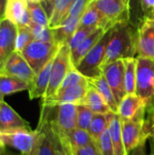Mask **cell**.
<instances>
[{
    "mask_svg": "<svg viewBox=\"0 0 154 155\" xmlns=\"http://www.w3.org/2000/svg\"><path fill=\"white\" fill-rule=\"evenodd\" d=\"M137 32L130 22H122L114 25L107 45L104 64L117 60L136 57Z\"/></svg>",
    "mask_w": 154,
    "mask_h": 155,
    "instance_id": "1",
    "label": "cell"
},
{
    "mask_svg": "<svg viewBox=\"0 0 154 155\" xmlns=\"http://www.w3.org/2000/svg\"><path fill=\"white\" fill-rule=\"evenodd\" d=\"M113 26L103 35L100 41L84 55L74 68L88 80L95 79L103 75L102 67L104 63L107 45L112 36L113 30Z\"/></svg>",
    "mask_w": 154,
    "mask_h": 155,
    "instance_id": "2",
    "label": "cell"
},
{
    "mask_svg": "<svg viewBox=\"0 0 154 155\" xmlns=\"http://www.w3.org/2000/svg\"><path fill=\"white\" fill-rule=\"evenodd\" d=\"M49 106H52L55 112L54 114V117L53 119H50L44 112L41 111V113L47 116V119L51 124L53 131L57 135L62 146L64 147L66 143L69 134L76 128V104H58Z\"/></svg>",
    "mask_w": 154,
    "mask_h": 155,
    "instance_id": "3",
    "label": "cell"
},
{
    "mask_svg": "<svg viewBox=\"0 0 154 155\" xmlns=\"http://www.w3.org/2000/svg\"><path fill=\"white\" fill-rule=\"evenodd\" d=\"M146 106H142L131 121L122 122V136L128 155L139 145L145 144L150 138L144 128Z\"/></svg>",
    "mask_w": 154,
    "mask_h": 155,
    "instance_id": "4",
    "label": "cell"
},
{
    "mask_svg": "<svg viewBox=\"0 0 154 155\" xmlns=\"http://www.w3.org/2000/svg\"><path fill=\"white\" fill-rule=\"evenodd\" d=\"M59 47L56 43L33 40L23 49L21 54L36 74L55 56Z\"/></svg>",
    "mask_w": 154,
    "mask_h": 155,
    "instance_id": "5",
    "label": "cell"
},
{
    "mask_svg": "<svg viewBox=\"0 0 154 155\" xmlns=\"http://www.w3.org/2000/svg\"><path fill=\"white\" fill-rule=\"evenodd\" d=\"M146 104L154 103V59L136 56V91Z\"/></svg>",
    "mask_w": 154,
    "mask_h": 155,
    "instance_id": "6",
    "label": "cell"
},
{
    "mask_svg": "<svg viewBox=\"0 0 154 155\" xmlns=\"http://www.w3.org/2000/svg\"><path fill=\"white\" fill-rule=\"evenodd\" d=\"M74 66L72 64L71 50L69 45L67 44L60 45L53 61L48 88L44 97L42 98V100L49 99L57 93L66 74Z\"/></svg>",
    "mask_w": 154,
    "mask_h": 155,
    "instance_id": "7",
    "label": "cell"
},
{
    "mask_svg": "<svg viewBox=\"0 0 154 155\" xmlns=\"http://www.w3.org/2000/svg\"><path fill=\"white\" fill-rule=\"evenodd\" d=\"M39 138V131L19 130L11 133L0 134V139L5 146L19 151L22 155H33Z\"/></svg>",
    "mask_w": 154,
    "mask_h": 155,
    "instance_id": "8",
    "label": "cell"
},
{
    "mask_svg": "<svg viewBox=\"0 0 154 155\" xmlns=\"http://www.w3.org/2000/svg\"><path fill=\"white\" fill-rule=\"evenodd\" d=\"M39 138L33 155H57L64 150L57 135L53 131L47 116L41 113L39 124Z\"/></svg>",
    "mask_w": 154,
    "mask_h": 155,
    "instance_id": "9",
    "label": "cell"
},
{
    "mask_svg": "<svg viewBox=\"0 0 154 155\" xmlns=\"http://www.w3.org/2000/svg\"><path fill=\"white\" fill-rule=\"evenodd\" d=\"M102 71L103 75L111 87L114 98L119 104L122 99L126 95V91L124 87V61L121 59L104 64L102 67Z\"/></svg>",
    "mask_w": 154,
    "mask_h": 155,
    "instance_id": "10",
    "label": "cell"
},
{
    "mask_svg": "<svg viewBox=\"0 0 154 155\" xmlns=\"http://www.w3.org/2000/svg\"><path fill=\"white\" fill-rule=\"evenodd\" d=\"M137 56L154 59V19L143 16L137 25Z\"/></svg>",
    "mask_w": 154,
    "mask_h": 155,
    "instance_id": "11",
    "label": "cell"
},
{
    "mask_svg": "<svg viewBox=\"0 0 154 155\" xmlns=\"http://www.w3.org/2000/svg\"><path fill=\"white\" fill-rule=\"evenodd\" d=\"M17 26L7 19L0 22V74L9 57L15 52Z\"/></svg>",
    "mask_w": 154,
    "mask_h": 155,
    "instance_id": "12",
    "label": "cell"
},
{
    "mask_svg": "<svg viewBox=\"0 0 154 155\" xmlns=\"http://www.w3.org/2000/svg\"><path fill=\"white\" fill-rule=\"evenodd\" d=\"M90 2L113 25L122 22H130V13L125 0H92Z\"/></svg>",
    "mask_w": 154,
    "mask_h": 155,
    "instance_id": "13",
    "label": "cell"
},
{
    "mask_svg": "<svg viewBox=\"0 0 154 155\" xmlns=\"http://www.w3.org/2000/svg\"><path fill=\"white\" fill-rule=\"evenodd\" d=\"M90 86L89 81L73 85L64 91L58 92L49 99L42 100L43 105H54L58 104H79L84 101Z\"/></svg>",
    "mask_w": 154,
    "mask_h": 155,
    "instance_id": "14",
    "label": "cell"
},
{
    "mask_svg": "<svg viewBox=\"0 0 154 155\" xmlns=\"http://www.w3.org/2000/svg\"><path fill=\"white\" fill-rule=\"evenodd\" d=\"M2 73L24 80L29 84L32 83L35 76L34 72L27 61L24 58L21 53L18 52H14L13 54L9 57L4 66Z\"/></svg>",
    "mask_w": 154,
    "mask_h": 155,
    "instance_id": "15",
    "label": "cell"
},
{
    "mask_svg": "<svg viewBox=\"0 0 154 155\" xmlns=\"http://www.w3.org/2000/svg\"><path fill=\"white\" fill-rule=\"evenodd\" d=\"M19 130H31L30 124L22 118L7 103L3 101L0 106V134Z\"/></svg>",
    "mask_w": 154,
    "mask_h": 155,
    "instance_id": "16",
    "label": "cell"
},
{
    "mask_svg": "<svg viewBox=\"0 0 154 155\" xmlns=\"http://www.w3.org/2000/svg\"><path fill=\"white\" fill-rule=\"evenodd\" d=\"M54 58L50 60L38 74H35L34 80L30 84L28 93H29V98L31 100L44 97L50 81V74H51V69H52Z\"/></svg>",
    "mask_w": 154,
    "mask_h": 155,
    "instance_id": "17",
    "label": "cell"
},
{
    "mask_svg": "<svg viewBox=\"0 0 154 155\" xmlns=\"http://www.w3.org/2000/svg\"><path fill=\"white\" fill-rule=\"evenodd\" d=\"M113 23L91 2H89L85 11L81 16L79 26L81 27H105L111 28L114 26Z\"/></svg>",
    "mask_w": 154,
    "mask_h": 155,
    "instance_id": "18",
    "label": "cell"
},
{
    "mask_svg": "<svg viewBox=\"0 0 154 155\" xmlns=\"http://www.w3.org/2000/svg\"><path fill=\"white\" fill-rule=\"evenodd\" d=\"M108 119V130L113 145L114 155H128L122 136V121L118 114L110 112L106 114Z\"/></svg>",
    "mask_w": 154,
    "mask_h": 155,
    "instance_id": "19",
    "label": "cell"
},
{
    "mask_svg": "<svg viewBox=\"0 0 154 155\" xmlns=\"http://www.w3.org/2000/svg\"><path fill=\"white\" fill-rule=\"evenodd\" d=\"M145 104L146 103L137 94H126L118 104L117 114L122 122L131 121L138 110Z\"/></svg>",
    "mask_w": 154,
    "mask_h": 155,
    "instance_id": "20",
    "label": "cell"
},
{
    "mask_svg": "<svg viewBox=\"0 0 154 155\" xmlns=\"http://www.w3.org/2000/svg\"><path fill=\"white\" fill-rule=\"evenodd\" d=\"M81 16H66V18L57 27L52 29L54 33V42L59 45L68 44L74 33L79 26Z\"/></svg>",
    "mask_w": 154,
    "mask_h": 155,
    "instance_id": "21",
    "label": "cell"
},
{
    "mask_svg": "<svg viewBox=\"0 0 154 155\" xmlns=\"http://www.w3.org/2000/svg\"><path fill=\"white\" fill-rule=\"evenodd\" d=\"M110 28H105V27H99V28H97L74 51L71 52V60H72V64H73L74 66L78 64V63L100 41V39L103 37V35Z\"/></svg>",
    "mask_w": 154,
    "mask_h": 155,
    "instance_id": "22",
    "label": "cell"
},
{
    "mask_svg": "<svg viewBox=\"0 0 154 155\" xmlns=\"http://www.w3.org/2000/svg\"><path fill=\"white\" fill-rule=\"evenodd\" d=\"M82 104H85L94 114H106L112 112L107 103L105 102L104 98L102 96V94L91 84L88 88V91Z\"/></svg>",
    "mask_w": 154,
    "mask_h": 155,
    "instance_id": "23",
    "label": "cell"
},
{
    "mask_svg": "<svg viewBox=\"0 0 154 155\" xmlns=\"http://www.w3.org/2000/svg\"><path fill=\"white\" fill-rule=\"evenodd\" d=\"M29 86L30 84L24 80L3 73L0 74V90L4 96L25 90L28 91Z\"/></svg>",
    "mask_w": 154,
    "mask_h": 155,
    "instance_id": "24",
    "label": "cell"
},
{
    "mask_svg": "<svg viewBox=\"0 0 154 155\" xmlns=\"http://www.w3.org/2000/svg\"><path fill=\"white\" fill-rule=\"evenodd\" d=\"M90 84L93 85L101 94L102 96L104 98L105 102L107 103L108 106L110 107L111 111L117 114L118 113V104L114 98L113 93L111 89V87L109 86L107 81L105 80L103 75H101L98 78L95 79H92V80H88Z\"/></svg>",
    "mask_w": 154,
    "mask_h": 155,
    "instance_id": "25",
    "label": "cell"
},
{
    "mask_svg": "<svg viewBox=\"0 0 154 155\" xmlns=\"http://www.w3.org/2000/svg\"><path fill=\"white\" fill-rule=\"evenodd\" d=\"M27 10L28 3L26 0H7L5 19L11 21L17 26Z\"/></svg>",
    "mask_w": 154,
    "mask_h": 155,
    "instance_id": "26",
    "label": "cell"
},
{
    "mask_svg": "<svg viewBox=\"0 0 154 155\" xmlns=\"http://www.w3.org/2000/svg\"><path fill=\"white\" fill-rule=\"evenodd\" d=\"M92 143H93V140L91 137L88 131L75 128L69 134L66 143L63 148L64 149L70 148L71 150L78 149V148L85 147Z\"/></svg>",
    "mask_w": 154,
    "mask_h": 155,
    "instance_id": "27",
    "label": "cell"
},
{
    "mask_svg": "<svg viewBox=\"0 0 154 155\" xmlns=\"http://www.w3.org/2000/svg\"><path fill=\"white\" fill-rule=\"evenodd\" d=\"M74 0H56L49 17V27L54 29L66 18Z\"/></svg>",
    "mask_w": 154,
    "mask_h": 155,
    "instance_id": "28",
    "label": "cell"
},
{
    "mask_svg": "<svg viewBox=\"0 0 154 155\" xmlns=\"http://www.w3.org/2000/svg\"><path fill=\"white\" fill-rule=\"evenodd\" d=\"M124 87L126 94H134L136 91V57L124 59Z\"/></svg>",
    "mask_w": 154,
    "mask_h": 155,
    "instance_id": "29",
    "label": "cell"
},
{
    "mask_svg": "<svg viewBox=\"0 0 154 155\" xmlns=\"http://www.w3.org/2000/svg\"><path fill=\"white\" fill-rule=\"evenodd\" d=\"M106 114H94L93 116L88 132L95 143L98 142L103 133L108 128V119Z\"/></svg>",
    "mask_w": 154,
    "mask_h": 155,
    "instance_id": "30",
    "label": "cell"
},
{
    "mask_svg": "<svg viewBox=\"0 0 154 155\" xmlns=\"http://www.w3.org/2000/svg\"><path fill=\"white\" fill-rule=\"evenodd\" d=\"M28 10L32 18V22L40 25L49 26V16L47 15L43 5L39 2H27Z\"/></svg>",
    "mask_w": 154,
    "mask_h": 155,
    "instance_id": "31",
    "label": "cell"
},
{
    "mask_svg": "<svg viewBox=\"0 0 154 155\" xmlns=\"http://www.w3.org/2000/svg\"><path fill=\"white\" fill-rule=\"evenodd\" d=\"M76 110H77L76 128L88 131L94 113H93L92 110L89 109L84 104H76Z\"/></svg>",
    "mask_w": 154,
    "mask_h": 155,
    "instance_id": "32",
    "label": "cell"
},
{
    "mask_svg": "<svg viewBox=\"0 0 154 155\" xmlns=\"http://www.w3.org/2000/svg\"><path fill=\"white\" fill-rule=\"evenodd\" d=\"M29 28L33 34L34 40L55 43L53 30L49 26L40 25H37V24L32 22L31 25H29Z\"/></svg>",
    "mask_w": 154,
    "mask_h": 155,
    "instance_id": "33",
    "label": "cell"
},
{
    "mask_svg": "<svg viewBox=\"0 0 154 155\" xmlns=\"http://www.w3.org/2000/svg\"><path fill=\"white\" fill-rule=\"evenodd\" d=\"M97 28L96 27H81L78 26L76 31L74 33L73 36L68 42L69 48L71 52L74 51L91 34H93Z\"/></svg>",
    "mask_w": 154,
    "mask_h": 155,
    "instance_id": "34",
    "label": "cell"
},
{
    "mask_svg": "<svg viewBox=\"0 0 154 155\" xmlns=\"http://www.w3.org/2000/svg\"><path fill=\"white\" fill-rule=\"evenodd\" d=\"M34 40L33 34L29 26H17L15 39V52L21 53L23 49Z\"/></svg>",
    "mask_w": 154,
    "mask_h": 155,
    "instance_id": "35",
    "label": "cell"
},
{
    "mask_svg": "<svg viewBox=\"0 0 154 155\" xmlns=\"http://www.w3.org/2000/svg\"><path fill=\"white\" fill-rule=\"evenodd\" d=\"M88 79L86 77H84L82 74H80L74 67L71 68L68 73L66 74L64 79L63 80L62 82V84L60 86V88L58 89L57 93L58 92H61V91H64L65 90L66 88L68 87H71L73 85H75V84H82V83H85L87 82ZM56 93V94H57ZM54 94V95H55Z\"/></svg>",
    "mask_w": 154,
    "mask_h": 155,
    "instance_id": "36",
    "label": "cell"
},
{
    "mask_svg": "<svg viewBox=\"0 0 154 155\" xmlns=\"http://www.w3.org/2000/svg\"><path fill=\"white\" fill-rule=\"evenodd\" d=\"M96 145L102 155H114L113 145L108 128L103 133L100 139L96 143Z\"/></svg>",
    "mask_w": 154,
    "mask_h": 155,
    "instance_id": "37",
    "label": "cell"
},
{
    "mask_svg": "<svg viewBox=\"0 0 154 155\" xmlns=\"http://www.w3.org/2000/svg\"><path fill=\"white\" fill-rule=\"evenodd\" d=\"M90 0H74L67 16H82Z\"/></svg>",
    "mask_w": 154,
    "mask_h": 155,
    "instance_id": "38",
    "label": "cell"
},
{
    "mask_svg": "<svg viewBox=\"0 0 154 155\" xmlns=\"http://www.w3.org/2000/svg\"><path fill=\"white\" fill-rule=\"evenodd\" d=\"M71 152H72V155H96L98 153V147L96 143L93 142L85 147L72 149Z\"/></svg>",
    "mask_w": 154,
    "mask_h": 155,
    "instance_id": "39",
    "label": "cell"
},
{
    "mask_svg": "<svg viewBox=\"0 0 154 155\" xmlns=\"http://www.w3.org/2000/svg\"><path fill=\"white\" fill-rule=\"evenodd\" d=\"M140 8L143 16L153 17L154 15V0H140Z\"/></svg>",
    "mask_w": 154,
    "mask_h": 155,
    "instance_id": "40",
    "label": "cell"
},
{
    "mask_svg": "<svg viewBox=\"0 0 154 155\" xmlns=\"http://www.w3.org/2000/svg\"><path fill=\"white\" fill-rule=\"evenodd\" d=\"M125 2H126V6L130 13V22L132 24L133 21V17H134V11H136L137 9L141 10L140 0H125Z\"/></svg>",
    "mask_w": 154,
    "mask_h": 155,
    "instance_id": "41",
    "label": "cell"
},
{
    "mask_svg": "<svg viewBox=\"0 0 154 155\" xmlns=\"http://www.w3.org/2000/svg\"><path fill=\"white\" fill-rule=\"evenodd\" d=\"M55 1L56 0H43L41 2L44 9L45 10V12H46V14H47V15L49 17H50V15H51V14L53 12V8H54V5L55 4Z\"/></svg>",
    "mask_w": 154,
    "mask_h": 155,
    "instance_id": "42",
    "label": "cell"
},
{
    "mask_svg": "<svg viewBox=\"0 0 154 155\" xmlns=\"http://www.w3.org/2000/svg\"><path fill=\"white\" fill-rule=\"evenodd\" d=\"M7 0H0V22L5 19V9Z\"/></svg>",
    "mask_w": 154,
    "mask_h": 155,
    "instance_id": "43",
    "label": "cell"
},
{
    "mask_svg": "<svg viewBox=\"0 0 154 155\" xmlns=\"http://www.w3.org/2000/svg\"><path fill=\"white\" fill-rule=\"evenodd\" d=\"M144 145L145 144H142L139 145L138 147H136L133 151H132V154L131 155H146L145 154V149H144Z\"/></svg>",
    "mask_w": 154,
    "mask_h": 155,
    "instance_id": "44",
    "label": "cell"
},
{
    "mask_svg": "<svg viewBox=\"0 0 154 155\" xmlns=\"http://www.w3.org/2000/svg\"><path fill=\"white\" fill-rule=\"evenodd\" d=\"M5 150V143L2 142V140L0 139V155H2L4 153Z\"/></svg>",
    "mask_w": 154,
    "mask_h": 155,
    "instance_id": "45",
    "label": "cell"
},
{
    "mask_svg": "<svg viewBox=\"0 0 154 155\" xmlns=\"http://www.w3.org/2000/svg\"><path fill=\"white\" fill-rule=\"evenodd\" d=\"M64 152H65L66 155H72V152H71V149L70 148H65L64 149Z\"/></svg>",
    "mask_w": 154,
    "mask_h": 155,
    "instance_id": "46",
    "label": "cell"
},
{
    "mask_svg": "<svg viewBox=\"0 0 154 155\" xmlns=\"http://www.w3.org/2000/svg\"><path fill=\"white\" fill-rule=\"evenodd\" d=\"M3 97H4V95H3V94L1 93V90H0V106H1V104H2V103H3Z\"/></svg>",
    "mask_w": 154,
    "mask_h": 155,
    "instance_id": "47",
    "label": "cell"
},
{
    "mask_svg": "<svg viewBox=\"0 0 154 155\" xmlns=\"http://www.w3.org/2000/svg\"><path fill=\"white\" fill-rule=\"evenodd\" d=\"M57 155H66V153H65L64 150H62V151H59L58 152V154Z\"/></svg>",
    "mask_w": 154,
    "mask_h": 155,
    "instance_id": "48",
    "label": "cell"
},
{
    "mask_svg": "<svg viewBox=\"0 0 154 155\" xmlns=\"http://www.w3.org/2000/svg\"><path fill=\"white\" fill-rule=\"evenodd\" d=\"M27 2H39V3H41L43 0H26Z\"/></svg>",
    "mask_w": 154,
    "mask_h": 155,
    "instance_id": "49",
    "label": "cell"
},
{
    "mask_svg": "<svg viewBox=\"0 0 154 155\" xmlns=\"http://www.w3.org/2000/svg\"><path fill=\"white\" fill-rule=\"evenodd\" d=\"M147 107H149V108H152V109L154 110V103L151 104H148V105H147Z\"/></svg>",
    "mask_w": 154,
    "mask_h": 155,
    "instance_id": "50",
    "label": "cell"
},
{
    "mask_svg": "<svg viewBox=\"0 0 154 155\" xmlns=\"http://www.w3.org/2000/svg\"><path fill=\"white\" fill-rule=\"evenodd\" d=\"M96 155H102V153H101L99 152V150H98V153H97V154H96Z\"/></svg>",
    "mask_w": 154,
    "mask_h": 155,
    "instance_id": "51",
    "label": "cell"
},
{
    "mask_svg": "<svg viewBox=\"0 0 154 155\" xmlns=\"http://www.w3.org/2000/svg\"><path fill=\"white\" fill-rule=\"evenodd\" d=\"M149 155H154V153H151V154H149Z\"/></svg>",
    "mask_w": 154,
    "mask_h": 155,
    "instance_id": "52",
    "label": "cell"
},
{
    "mask_svg": "<svg viewBox=\"0 0 154 155\" xmlns=\"http://www.w3.org/2000/svg\"><path fill=\"white\" fill-rule=\"evenodd\" d=\"M152 18H153V19H154V15H153V17H152Z\"/></svg>",
    "mask_w": 154,
    "mask_h": 155,
    "instance_id": "53",
    "label": "cell"
},
{
    "mask_svg": "<svg viewBox=\"0 0 154 155\" xmlns=\"http://www.w3.org/2000/svg\"><path fill=\"white\" fill-rule=\"evenodd\" d=\"M90 1H92V0H90Z\"/></svg>",
    "mask_w": 154,
    "mask_h": 155,
    "instance_id": "54",
    "label": "cell"
}]
</instances>
